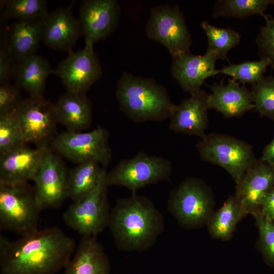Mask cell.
<instances>
[{"mask_svg": "<svg viewBox=\"0 0 274 274\" xmlns=\"http://www.w3.org/2000/svg\"><path fill=\"white\" fill-rule=\"evenodd\" d=\"M76 249L74 239L57 227L14 241L1 234V274H55L65 268Z\"/></svg>", "mask_w": 274, "mask_h": 274, "instance_id": "obj_1", "label": "cell"}, {"mask_svg": "<svg viewBox=\"0 0 274 274\" xmlns=\"http://www.w3.org/2000/svg\"><path fill=\"white\" fill-rule=\"evenodd\" d=\"M108 226L119 249L141 252L153 245L164 229V222L154 203L136 193L117 200Z\"/></svg>", "mask_w": 274, "mask_h": 274, "instance_id": "obj_2", "label": "cell"}, {"mask_svg": "<svg viewBox=\"0 0 274 274\" xmlns=\"http://www.w3.org/2000/svg\"><path fill=\"white\" fill-rule=\"evenodd\" d=\"M116 96L120 110L136 123L169 118L176 106L166 89L153 79L127 72L117 82Z\"/></svg>", "mask_w": 274, "mask_h": 274, "instance_id": "obj_3", "label": "cell"}, {"mask_svg": "<svg viewBox=\"0 0 274 274\" xmlns=\"http://www.w3.org/2000/svg\"><path fill=\"white\" fill-rule=\"evenodd\" d=\"M214 205L211 187L200 179L189 177L171 192L167 209L181 226L193 229L207 225Z\"/></svg>", "mask_w": 274, "mask_h": 274, "instance_id": "obj_4", "label": "cell"}, {"mask_svg": "<svg viewBox=\"0 0 274 274\" xmlns=\"http://www.w3.org/2000/svg\"><path fill=\"white\" fill-rule=\"evenodd\" d=\"M33 187L0 184V228L25 235L39 230L40 212Z\"/></svg>", "mask_w": 274, "mask_h": 274, "instance_id": "obj_5", "label": "cell"}, {"mask_svg": "<svg viewBox=\"0 0 274 274\" xmlns=\"http://www.w3.org/2000/svg\"><path fill=\"white\" fill-rule=\"evenodd\" d=\"M196 148L202 160L223 167L236 184L257 159L251 145L216 132L206 134L196 144Z\"/></svg>", "mask_w": 274, "mask_h": 274, "instance_id": "obj_6", "label": "cell"}, {"mask_svg": "<svg viewBox=\"0 0 274 274\" xmlns=\"http://www.w3.org/2000/svg\"><path fill=\"white\" fill-rule=\"evenodd\" d=\"M173 172L171 162L161 156L139 152L120 160L106 175L107 185L123 186L136 194L141 188L158 182L169 181Z\"/></svg>", "mask_w": 274, "mask_h": 274, "instance_id": "obj_7", "label": "cell"}, {"mask_svg": "<svg viewBox=\"0 0 274 274\" xmlns=\"http://www.w3.org/2000/svg\"><path fill=\"white\" fill-rule=\"evenodd\" d=\"M106 169L95 188L73 202L63 214L65 224L83 236H96L108 226L110 212L107 197Z\"/></svg>", "mask_w": 274, "mask_h": 274, "instance_id": "obj_8", "label": "cell"}, {"mask_svg": "<svg viewBox=\"0 0 274 274\" xmlns=\"http://www.w3.org/2000/svg\"><path fill=\"white\" fill-rule=\"evenodd\" d=\"M50 143L55 151L77 164L93 161L106 167L111 160L109 132L101 126L85 132L66 130Z\"/></svg>", "mask_w": 274, "mask_h": 274, "instance_id": "obj_9", "label": "cell"}, {"mask_svg": "<svg viewBox=\"0 0 274 274\" xmlns=\"http://www.w3.org/2000/svg\"><path fill=\"white\" fill-rule=\"evenodd\" d=\"M146 30L148 38L166 47L172 58L190 52L191 34L178 5L152 8Z\"/></svg>", "mask_w": 274, "mask_h": 274, "instance_id": "obj_10", "label": "cell"}, {"mask_svg": "<svg viewBox=\"0 0 274 274\" xmlns=\"http://www.w3.org/2000/svg\"><path fill=\"white\" fill-rule=\"evenodd\" d=\"M25 143L46 147L54 138L58 122L54 104L42 96H29L17 106Z\"/></svg>", "mask_w": 274, "mask_h": 274, "instance_id": "obj_11", "label": "cell"}, {"mask_svg": "<svg viewBox=\"0 0 274 274\" xmlns=\"http://www.w3.org/2000/svg\"><path fill=\"white\" fill-rule=\"evenodd\" d=\"M68 173L60 158L47 147L32 180L42 210L58 207L68 197Z\"/></svg>", "mask_w": 274, "mask_h": 274, "instance_id": "obj_12", "label": "cell"}, {"mask_svg": "<svg viewBox=\"0 0 274 274\" xmlns=\"http://www.w3.org/2000/svg\"><path fill=\"white\" fill-rule=\"evenodd\" d=\"M68 53L53 73L60 78L67 91L85 93L102 75L99 60L93 46H85L83 49Z\"/></svg>", "mask_w": 274, "mask_h": 274, "instance_id": "obj_13", "label": "cell"}, {"mask_svg": "<svg viewBox=\"0 0 274 274\" xmlns=\"http://www.w3.org/2000/svg\"><path fill=\"white\" fill-rule=\"evenodd\" d=\"M120 8L115 0H84L79 7L80 23L85 46H93L115 29Z\"/></svg>", "mask_w": 274, "mask_h": 274, "instance_id": "obj_14", "label": "cell"}, {"mask_svg": "<svg viewBox=\"0 0 274 274\" xmlns=\"http://www.w3.org/2000/svg\"><path fill=\"white\" fill-rule=\"evenodd\" d=\"M274 188V164L256 159L236 184L234 196L244 210L253 215L263 196Z\"/></svg>", "mask_w": 274, "mask_h": 274, "instance_id": "obj_15", "label": "cell"}, {"mask_svg": "<svg viewBox=\"0 0 274 274\" xmlns=\"http://www.w3.org/2000/svg\"><path fill=\"white\" fill-rule=\"evenodd\" d=\"M42 41L54 50L73 51L82 36L78 19L73 15L71 7H59L41 21Z\"/></svg>", "mask_w": 274, "mask_h": 274, "instance_id": "obj_16", "label": "cell"}, {"mask_svg": "<svg viewBox=\"0 0 274 274\" xmlns=\"http://www.w3.org/2000/svg\"><path fill=\"white\" fill-rule=\"evenodd\" d=\"M20 145L0 154V184L15 185L32 180L47 147Z\"/></svg>", "mask_w": 274, "mask_h": 274, "instance_id": "obj_17", "label": "cell"}, {"mask_svg": "<svg viewBox=\"0 0 274 274\" xmlns=\"http://www.w3.org/2000/svg\"><path fill=\"white\" fill-rule=\"evenodd\" d=\"M172 76L181 87L191 95L201 90L206 79L219 74L215 68L216 57L206 52L202 55L190 52L172 58Z\"/></svg>", "mask_w": 274, "mask_h": 274, "instance_id": "obj_18", "label": "cell"}, {"mask_svg": "<svg viewBox=\"0 0 274 274\" xmlns=\"http://www.w3.org/2000/svg\"><path fill=\"white\" fill-rule=\"evenodd\" d=\"M209 94L200 90L176 106L169 119V129L175 132L203 138L208 127Z\"/></svg>", "mask_w": 274, "mask_h": 274, "instance_id": "obj_19", "label": "cell"}, {"mask_svg": "<svg viewBox=\"0 0 274 274\" xmlns=\"http://www.w3.org/2000/svg\"><path fill=\"white\" fill-rule=\"evenodd\" d=\"M210 87L212 94H209L208 108L216 110L225 118H239L254 109L250 91L231 79L227 84L222 81L214 83Z\"/></svg>", "mask_w": 274, "mask_h": 274, "instance_id": "obj_20", "label": "cell"}, {"mask_svg": "<svg viewBox=\"0 0 274 274\" xmlns=\"http://www.w3.org/2000/svg\"><path fill=\"white\" fill-rule=\"evenodd\" d=\"M64 274H111L109 260L96 236H82Z\"/></svg>", "mask_w": 274, "mask_h": 274, "instance_id": "obj_21", "label": "cell"}, {"mask_svg": "<svg viewBox=\"0 0 274 274\" xmlns=\"http://www.w3.org/2000/svg\"><path fill=\"white\" fill-rule=\"evenodd\" d=\"M58 122L67 131H81L92 121V105L85 93L67 91L54 104Z\"/></svg>", "mask_w": 274, "mask_h": 274, "instance_id": "obj_22", "label": "cell"}, {"mask_svg": "<svg viewBox=\"0 0 274 274\" xmlns=\"http://www.w3.org/2000/svg\"><path fill=\"white\" fill-rule=\"evenodd\" d=\"M41 21H14L3 41L16 63L36 54L42 41Z\"/></svg>", "mask_w": 274, "mask_h": 274, "instance_id": "obj_23", "label": "cell"}, {"mask_svg": "<svg viewBox=\"0 0 274 274\" xmlns=\"http://www.w3.org/2000/svg\"><path fill=\"white\" fill-rule=\"evenodd\" d=\"M53 71L48 60L36 54L16 62L14 78L29 96H42L47 77Z\"/></svg>", "mask_w": 274, "mask_h": 274, "instance_id": "obj_24", "label": "cell"}, {"mask_svg": "<svg viewBox=\"0 0 274 274\" xmlns=\"http://www.w3.org/2000/svg\"><path fill=\"white\" fill-rule=\"evenodd\" d=\"M247 215L234 195L230 196L209 219L207 224L208 231L215 238L228 240L238 222Z\"/></svg>", "mask_w": 274, "mask_h": 274, "instance_id": "obj_25", "label": "cell"}, {"mask_svg": "<svg viewBox=\"0 0 274 274\" xmlns=\"http://www.w3.org/2000/svg\"><path fill=\"white\" fill-rule=\"evenodd\" d=\"M105 169L93 161L78 164L68 173V197L75 202L90 193L97 185Z\"/></svg>", "mask_w": 274, "mask_h": 274, "instance_id": "obj_26", "label": "cell"}, {"mask_svg": "<svg viewBox=\"0 0 274 274\" xmlns=\"http://www.w3.org/2000/svg\"><path fill=\"white\" fill-rule=\"evenodd\" d=\"M273 5L274 0H219L215 3L212 17L248 18L252 15L264 16L268 6Z\"/></svg>", "mask_w": 274, "mask_h": 274, "instance_id": "obj_27", "label": "cell"}, {"mask_svg": "<svg viewBox=\"0 0 274 274\" xmlns=\"http://www.w3.org/2000/svg\"><path fill=\"white\" fill-rule=\"evenodd\" d=\"M200 26L208 39L206 52L214 55L217 60L226 59L228 52L240 43V34L231 28L218 27L206 21L202 22Z\"/></svg>", "mask_w": 274, "mask_h": 274, "instance_id": "obj_28", "label": "cell"}, {"mask_svg": "<svg viewBox=\"0 0 274 274\" xmlns=\"http://www.w3.org/2000/svg\"><path fill=\"white\" fill-rule=\"evenodd\" d=\"M1 4L5 17L15 21L40 20L48 13L46 0H5Z\"/></svg>", "mask_w": 274, "mask_h": 274, "instance_id": "obj_29", "label": "cell"}, {"mask_svg": "<svg viewBox=\"0 0 274 274\" xmlns=\"http://www.w3.org/2000/svg\"><path fill=\"white\" fill-rule=\"evenodd\" d=\"M270 66L269 61L260 59L258 61H246L238 63H229L219 70V74L231 77V79L243 85H253L263 77L267 67Z\"/></svg>", "mask_w": 274, "mask_h": 274, "instance_id": "obj_30", "label": "cell"}, {"mask_svg": "<svg viewBox=\"0 0 274 274\" xmlns=\"http://www.w3.org/2000/svg\"><path fill=\"white\" fill-rule=\"evenodd\" d=\"M24 144L16 109L0 114V154Z\"/></svg>", "mask_w": 274, "mask_h": 274, "instance_id": "obj_31", "label": "cell"}, {"mask_svg": "<svg viewBox=\"0 0 274 274\" xmlns=\"http://www.w3.org/2000/svg\"><path fill=\"white\" fill-rule=\"evenodd\" d=\"M251 98L261 117L274 121V77H264L252 85Z\"/></svg>", "mask_w": 274, "mask_h": 274, "instance_id": "obj_32", "label": "cell"}, {"mask_svg": "<svg viewBox=\"0 0 274 274\" xmlns=\"http://www.w3.org/2000/svg\"><path fill=\"white\" fill-rule=\"evenodd\" d=\"M259 230V247L267 264L274 267V221L260 212L253 215Z\"/></svg>", "mask_w": 274, "mask_h": 274, "instance_id": "obj_33", "label": "cell"}, {"mask_svg": "<svg viewBox=\"0 0 274 274\" xmlns=\"http://www.w3.org/2000/svg\"><path fill=\"white\" fill-rule=\"evenodd\" d=\"M265 24L260 27L256 39L258 54L260 59L269 61L274 68V17L270 14L263 17Z\"/></svg>", "mask_w": 274, "mask_h": 274, "instance_id": "obj_34", "label": "cell"}, {"mask_svg": "<svg viewBox=\"0 0 274 274\" xmlns=\"http://www.w3.org/2000/svg\"><path fill=\"white\" fill-rule=\"evenodd\" d=\"M19 88L10 82L0 86V114L6 113L14 109L22 100L20 98Z\"/></svg>", "mask_w": 274, "mask_h": 274, "instance_id": "obj_35", "label": "cell"}, {"mask_svg": "<svg viewBox=\"0 0 274 274\" xmlns=\"http://www.w3.org/2000/svg\"><path fill=\"white\" fill-rule=\"evenodd\" d=\"M16 62L3 41L0 49V84L9 82L14 78Z\"/></svg>", "mask_w": 274, "mask_h": 274, "instance_id": "obj_36", "label": "cell"}, {"mask_svg": "<svg viewBox=\"0 0 274 274\" xmlns=\"http://www.w3.org/2000/svg\"><path fill=\"white\" fill-rule=\"evenodd\" d=\"M259 212L268 220L274 221V188L262 198Z\"/></svg>", "mask_w": 274, "mask_h": 274, "instance_id": "obj_37", "label": "cell"}, {"mask_svg": "<svg viewBox=\"0 0 274 274\" xmlns=\"http://www.w3.org/2000/svg\"><path fill=\"white\" fill-rule=\"evenodd\" d=\"M260 158L270 164H274V137L264 148Z\"/></svg>", "mask_w": 274, "mask_h": 274, "instance_id": "obj_38", "label": "cell"}]
</instances>
